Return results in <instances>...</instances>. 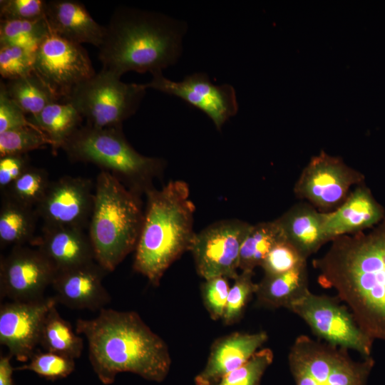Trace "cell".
<instances>
[{"label": "cell", "mask_w": 385, "mask_h": 385, "mask_svg": "<svg viewBox=\"0 0 385 385\" xmlns=\"http://www.w3.org/2000/svg\"><path fill=\"white\" fill-rule=\"evenodd\" d=\"M331 242L312 263L319 284L335 289L364 332L385 341V216L369 232Z\"/></svg>", "instance_id": "1"}, {"label": "cell", "mask_w": 385, "mask_h": 385, "mask_svg": "<svg viewBox=\"0 0 385 385\" xmlns=\"http://www.w3.org/2000/svg\"><path fill=\"white\" fill-rule=\"evenodd\" d=\"M276 220L284 237L306 259L329 242L323 228V212L309 203L294 205Z\"/></svg>", "instance_id": "22"}, {"label": "cell", "mask_w": 385, "mask_h": 385, "mask_svg": "<svg viewBox=\"0 0 385 385\" xmlns=\"http://www.w3.org/2000/svg\"><path fill=\"white\" fill-rule=\"evenodd\" d=\"M364 180L362 173L348 166L341 158L321 151L303 169L294 192L298 198L327 212L340 206L351 187L364 183Z\"/></svg>", "instance_id": "11"}, {"label": "cell", "mask_w": 385, "mask_h": 385, "mask_svg": "<svg viewBox=\"0 0 385 385\" xmlns=\"http://www.w3.org/2000/svg\"><path fill=\"white\" fill-rule=\"evenodd\" d=\"M26 154H14L0 156V190H6L29 167Z\"/></svg>", "instance_id": "40"}, {"label": "cell", "mask_w": 385, "mask_h": 385, "mask_svg": "<svg viewBox=\"0 0 385 385\" xmlns=\"http://www.w3.org/2000/svg\"><path fill=\"white\" fill-rule=\"evenodd\" d=\"M48 145V136L33 124L0 133V156L26 154Z\"/></svg>", "instance_id": "31"}, {"label": "cell", "mask_w": 385, "mask_h": 385, "mask_svg": "<svg viewBox=\"0 0 385 385\" xmlns=\"http://www.w3.org/2000/svg\"><path fill=\"white\" fill-rule=\"evenodd\" d=\"M252 225L240 220L216 222L195 233L190 251L197 273L205 279L224 277L234 279L240 251Z\"/></svg>", "instance_id": "12"}, {"label": "cell", "mask_w": 385, "mask_h": 385, "mask_svg": "<svg viewBox=\"0 0 385 385\" xmlns=\"http://www.w3.org/2000/svg\"><path fill=\"white\" fill-rule=\"evenodd\" d=\"M83 119L68 101L51 103L38 114L28 117L31 123L48 136L53 153L81 126Z\"/></svg>", "instance_id": "24"}, {"label": "cell", "mask_w": 385, "mask_h": 385, "mask_svg": "<svg viewBox=\"0 0 385 385\" xmlns=\"http://www.w3.org/2000/svg\"><path fill=\"white\" fill-rule=\"evenodd\" d=\"M150 82L143 83L146 89L153 88L182 99L205 113L219 130L238 112L233 86L228 83L215 85L205 73H194L180 81L165 78L163 71L153 73Z\"/></svg>", "instance_id": "13"}, {"label": "cell", "mask_w": 385, "mask_h": 385, "mask_svg": "<svg viewBox=\"0 0 385 385\" xmlns=\"http://www.w3.org/2000/svg\"><path fill=\"white\" fill-rule=\"evenodd\" d=\"M105 27L98 58L102 68L120 77L128 71L152 74L175 64L187 31L184 21L126 6L116 8Z\"/></svg>", "instance_id": "3"}, {"label": "cell", "mask_w": 385, "mask_h": 385, "mask_svg": "<svg viewBox=\"0 0 385 385\" xmlns=\"http://www.w3.org/2000/svg\"><path fill=\"white\" fill-rule=\"evenodd\" d=\"M268 338L264 331L233 332L212 343L203 369L195 376V385H218L229 373L245 364Z\"/></svg>", "instance_id": "18"}, {"label": "cell", "mask_w": 385, "mask_h": 385, "mask_svg": "<svg viewBox=\"0 0 385 385\" xmlns=\"http://www.w3.org/2000/svg\"><path fill=\"white\" fill-rule=\"evenodd\" d=\"M4 83L9 96L29 116L38 114L48 104L59 101L34 72Z\"/></svg>", "instance_id": "28"}, {"label": "cell", "mask_w": 385, "mask_h": 385, "mask_svg": "<svg viewBox=\"0 0 385 385\" xmlns=\"http://www.w3.org/2000/svg\"><path fill=\"white\" fill-rule=\"evenodd\" d=\"M46 1L1 0V20H34L45 17Z\"/></svg>", "instance_id": "38"}, {"label": "cell", "mask_w": 385, "mask_h": 385, "mask_svg": "<svg viewBox=\"0 0 385 385\" xmlns=\"http://www.w3.org/2000/svg\"><path fill=\"white\" fill-rule=\"evenodd\" d=\"M76 332L86 337L90 363L105 385L122 372L155 382L169 373L168 345L135 312L103 308L93 319H78Z\"/></svg>", "instance_id": "2"}, {"label": "cell", "mask_w": 385, "mask_h": 385, "mask_svg": "<svg viewBox=\"0 0 385 385\" xmlns=\"http://www.w3.org/2000/svg\"><path fill=\"white\" fill-rule=\"evenodd\" d=\"M106 273L96 261L56 272L51 284L53 297L71 309L101 310L111 302L103 284Z\"/></svg>", "instance_id": "17"}, {"label": "cell", "mask_w": 385, "mask_h": 385, "mask_svg": "<svg viewBox=\"0 0 385 385\" xmlns=\"http://www.w3.org/2000/svg\"><path fill=\"white\" fill-rule=\"evenodd\" d=\"M61 149L73 162L96 165L138 195L151 188V181L164 162L137 152L125 138L122 126L97 128L81 125Z\"/></svg>", "instance_id": "6"}, {"label": "cell", "mask_w": 385, "mask_h": 385, "mask_svg": "<svg viewBox=\"0 0 385 385\" xmlns=\"http://www.w3.org/2000/svg\"><path fill=\"white\" fill-rule=\"evenodd\" d=\"M54 297L29 302L11 301L0 307V344L17 361H28L39 344L44 319L56 305Z\"/></svg>", "instance_id": "16"}, {"label": "cell", "mask_w": 385, "mask_h": 385, "mask_svg": "<svg viewBox=\"0 0 385 385\" xmlns=\"http://www.w3.org/2000/svg\"><path fill=\"white\" fill-rule=\"evenodd\" d=\"M146 88L140 83H126L120 77L101 68L78 85L65 101L71 103L97 128L122 126L138 109Z\"/></svg>", "instance_id": "8"}, {"label": "cell", "mask_w": 385, "mask_h": 385, "mask_svg": "<svg viewBox=\"0 0 385 385\" xmlns=\"http://www.w3.org/2000/svg\"><path fill=\"white\" fill-rule=\"evenodd\" d=\"M273 357L270 349H259L245 364L226 375L218 385H259Z\"/></svg>", "instance_id": "35"}, {"label": "cell", "mask_w": 385, "mask_h": 385, "mask_svg": "<svg viewBox=\"0 0 385 385\" xmlns=\"http://www.w3.org/2000/svg\"><path fill=\"white\" fill-rule=\"evenodd\" d=\"M34 73L59 101H65L78 85L96 73L81 44L51 31L35 53Z\"/></svg>", "instance_id": "10"}, {"label": "cell", "mask_w": 385, "mask_h": 385, "mask_svg": "<svg viewBox=\"0 0 385 385\" xmlns=\"http://www.w3.org/2000/svg\"><path fill=\"white\" fill-rule=\"evenodd\" d=\"M56 271L38 250L14 246L0 261V296L11 301L41 299Z\"/></svg>", "instance_id": "14"}, {"label": "cell", "mask_w": 385, "mask_h": 385, "mask_svg": "<svg viewBox=\"0 0 385 385\" xmlns=\"http://www.w3.org/2000/svg\"><path fill=\"white\" fill-rule=\"evenodd\" d=\"M230 288L228 278L224 277L205 279L202 284L203 304L212 319H222Z\"/></svg>", "instance_id": "37"}, {"label": "cell", "mask_w": 385, "mask_h": 385, "mask_svg": "<svg viewBox=\"0 0 385 385\" xmlns=\"http://www.w3.org/2000/svg\"><path fill=\"white\" fill-rule=\"evenodd\" d=\"M94 194L95 185L91 179L63 176L51 182L35 210L43 225L84 230L91 217Z\"/></svg>", "instance_id": "15"}, {"label": "cell", "mask_w": 385, "mask_h": 385, "mask_svg": "<svg viewBox=\"0 0 385 385\" xmlns=\"http://www.w3.org/2000/svg\"><path fill=\"white\" fill-rule=\"evenodd\" d=\"M39 344L46 351L72 359L81 356L83 340L73 331L71 324L58 313L56 305L47 313L41 331Z\"/></svg>", "instance_id": "26"}, {"label": "cell", "mask_w": 385, "mask_h": 385, "mask_svg": "<svg viewBox=\"0 0 385 385\" xmlns=\"http://www.w3.org/2000/svg\"><path fill=\"white\" fill-rule=\"evenodd\" d=\"M29 361L15 368L17 371H31L48 380L63 379L75 369V359L50 351L34 352Z\"/></svg>", "instance_id": "32"}, {"label": "cell", "mask_w": 385, "mask_h": 385, "mask_svg": "<svg viewBox=\"0 0 385 385\" xmlns=\"http://www.w3.org/2000/svg\"><path fill=\"white\" fill-rule=\"evenodd\" d=\"M50 32L46 17L34 20H1L0 45L16 46L36 53Z\"/></svg>", "instance_id": "29"}, {"label": "cell", "mask_w": 385, "mask_h": 385, "mask_svg": "<svg viewBox=\"0 0 385 385\" xmlns=\"http://www.w3.org/2000/svg\"><path fill=\"white\" fill-rule=\"evenodd\" d=\"M45 17L51 31L65 39L98 48L103 43L106 27L97 23L78 1H46Z\"/></svg>", "instance_id": "21"}, {"label": "cell", "mask_w": 385, "mask_h": 385, "mask_svg": "<svg viewBox=\"0 0 385 385\" xmlns=\"http://www.w3.org/2000/svg\"><path fill=\"white\" fill-rule=\"evenodd\" d=\"M284 238L277 220L252 225L242 243L239 269L254 272L262 265L272 248Z\"/></svg>", "instance_id": "27"}, {"label": "cell", "mask_w": 385, "mask_h": 385, "mask_svg": "<svg viewBox=\"0 0 385 385\" xmlns=\"http://www.w3.org/2000/svg\"><path fill=\"white\" fill-rule=\"evenodd\" d=\"M143 221L135 249L133 269L158 286L168 268L190 250L195 232V205L182 180L146 192Z\"/></svg>", "instance_id": "4"}, {"label": "cell", "mask_w": 385, "mask_h": 385, "mask_svg": "<svg viewBox=\"0 0 385 385\" xmlns=\"http://www.w3.org/2000/svg\"><path fill=\"white\" fill-rule=\"evenodd\" d=\"M31 244L51 262L56 272L96 261L90 237L83 229L43 225L41 235Z\"/></svg>", "instance_id": "20"}, {"label": "cell", "mask_w": 385, "mask_h": 385, "mask_svg": "<svg viewBox=\"0 0 385 385\" xmlns=\"http://www.w3.org/2000/svg\"><path fill=\"white\" fill-rule=\"evenodd\" d=\"M307 260L292 244L283 238L272 248L261 267L265 276L277 275L306 263Z\"/></svg>", "instance_id": "36"}, {"label": "cell", "mask_w": 385, "mask_h": 385, "mask_svg": "<svg viewBox=\"0 0 385 385\" xmlns=\"http://www.w3.org/2000/svg\"><path fill=\"white\" fill-rule=\"evenodd\" d=\"M289 364L296 385H366L374 361L353 360L347 349L299 336L290 348Z\"/></svg>", "instance_id": "7"}, {"label": "cell", "mask_w": 385, "mask_h": 385, "mask_svg": "<svg viewBox=\"0 0 385 385\" xmlns=\"http://www.w3.org/2000/svg\"><path fill=\"white\" fill-rule=\"evenodd\" d=\"M38 216L35 207L19 203L2 195L0 208V245L32 243Z\"/></svg>", "instance_id": "25"}, {"label": "cell", "mask_w": 385, "mask_h": 385, "mask_svg": "<svg viewBox=\"0 0 385 385\" xmlns=\"http://www.w3.org/2000/svg\"><path fill=\"white\" fill-rule=\"evenodd\" d=\"M384 216V207L362 183L337 208L323 212L324 232L327 240L331 242L338 237L363 232L376 225Z\"/></svg>", "instance_id": "19"}, {"label": "cell", "mask_w": 385, "mask_h": 385, "mask_svg": "<svg viewBox=\"0 0 385 385\" xmlns=\"http://www.w3.org/2000/svg\"><path fill=\"white\" fill-rule=\"evenodd\" d=\"M51 182L46 170L31 165L1 193L19 203L35 207L45 196Z\"/></svg>", "instance_id": "30"}, {"label": "cell", "mask_w": 385, "mask_h": 385, "mask_svg": "<svg viewBox=\"0 0 385 385\" xmlns=\"http://www.w3.org/2000/svg\"><path fill=\"white\" fill-rule=\"evenodd\" d=\"M143 216L138 195L109 173L101 171L95 183L88 235L96 261L107 272L135 250Z\"/></svg>", "instance_id": "5"}, {"label": "cell", "mask_w": 385, "mask_h": 385, "mask_svg": "<svg viewBox=\"0 0 385 385\" xmlns=\"http://www.w3.org/2000/svg\"><path fill=\"white\" fill-rule=\"evenodd\" d=\"M288 309L302 318L325 342L354 350L364 357L371 356L374 340L361 330L351 313L334 299L309 291Z\"/></svg>", "instance_id": "9"}, {"label": "cell", "mask_w": 385, "mask_h": 385, "mask_svg": "<svg viewBox=\"0 0 385 385\" xmlns=\"http://www.w3.org/2000/svg\"><path fill=\"white\" fill-rule=\"evenodd\" d=\"M309 291L306 262L283 274L265 276L257 283L255 295L260 305L289 309Z\"/></svg>", "instance_id": "23"}, {"label": "cell", "mask_w": 385, "mask_h": 385, "mask_svg": "<svg viewBox=\"0 0 385 385\" xmlns=\"http://www.w3.org/2000/svg\"><path fill=\"white\" fill-rule=\"evenodd\" d=\"M10 354L0 357V385H14L12 374L15 368L11 364Z\"/></svg>", "instance_id": "41"}, {"label": "cell", "mask_w": 385, "mask_h": 385, "mask_svg": "<svg viewBox=\"0 0 385 385\" xmlns=\"http://www.w3.org/2000/svg\"><path fill=\"white\" fill-rule=\"evenodd\" d=\"M28 117L9 96L5 83H0V133L31 125Z\"/></svg>", "instance_id": "39"}, {"label": "cell", "mask_w": 385, "mask_h": 385, "mask_svg": "<svg viewBox=\"0 0 385 385\" xmlns=\"http://www.w3.org/2000/svg\"><path fill=\"white\" fill-rule=\"evenodd\" d=\"M253 275L254 272L241 271L233 279L222 318L225 324L232 325L242 318L247 303L257 289V284L252 280Z\"/></svg>", "instance_id": "33"}, {"label": "cell", "mask_w": 385, "mask_h": 385, "mask_svg": "<svg viewBox=\"0 0 385 385\" xmlns=\"http://www.w3.org/2000/svg\"><path fill=\"white\" fill-rule=\"evenodd\" d=\"M34 60V52L16 46L0 45V74L6 81L33 73Z\"/></svg>", "instance_id": "34"}]
</instances>
